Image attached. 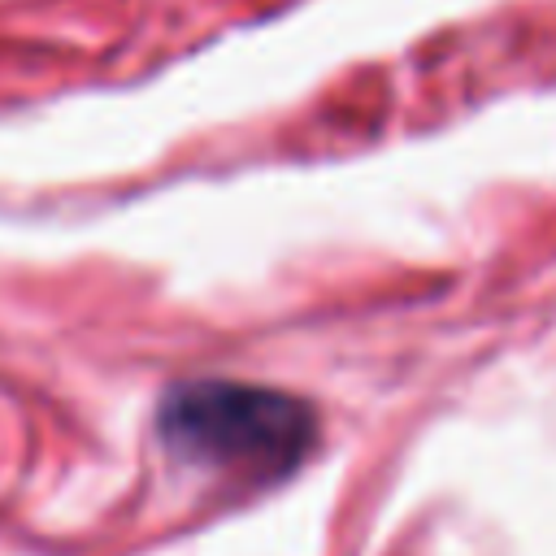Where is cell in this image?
Masks as SVG:
<instances>
[{"label":"cell","instance_id":"6da1fadb","mask_svg":"<svg viewBox=\"0 0 556 556\" xmlns=\"http://www.w3.org/2000/svg\"><path fill=\"white\" fill-rule=\"evenodd\" d=\"M161 439L195 465L248 482H278L317 443V408L282 387L243 378H187L165 391Z\"/></svg>","mask_w":556,"mask_h":556}]
</instances>
